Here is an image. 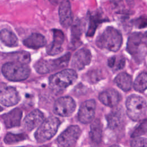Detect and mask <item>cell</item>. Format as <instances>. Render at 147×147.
Listing matches in <instances>:
<instances>
[{"instance_id":"cell-1","label":"cell","mask_w":147,"mask_h":147,"mask_svg":"<svg viewBox=\"0 0 147 147\" xmlns=\"http://www.w3.org/2000/svg\"><path fill=\"white\" fill-rule=\"evenodd\" d=\"M122 44V37L116 29L109 26L96 38V44L100 48L112 52L118 51Z\"/></svg>"},{"instance_id":"cell-2","label":"cell","mask_w":147,"mask_h":147,"mask_svg":"<svg viewBox=\"0 0 147 147\" xmlns=\"http://www.w3.org/2000/svg\"><path fill=\"white\" fill-rule=\"evenodd\" d=\"M126 112L129 117L134 121L146 119L147 105L145 99L137 95L129 96L126 102Z\"/></svg>"},{"instance_id":"cell-3","label":"cell","mask_w":147,"mask_h":147,"mask_svg":"<svg viewBox=\"0 0 147 147\" xmlns=\"http://www.w3.org/2000/svg\"><path fill=\"white\" fill-rule=\"evenodd\" d=\"M30 69L27 64L10 61L2 67V73L9 80L20 82L26 79L30 75Z\"/></svg>"},{"instance_id":"cell-4","label":"cell","mask_w":147,"mask_h":147,"mask_svg":"<svg viewBox=\"0 0 147 147\" xmlns=\"http://www.w3.org/2000/svg\"><path fill=\"white\" fill-rule=\"evenodd\" d=\"M60 124L59 118L53 116L44 120L35 133L36 141L39 143H43L51 139L57 133Z\"/></svg>"},{"instance_id":"cell-5","label":"cell","mask_w":147,"mask_h":147,"mask_svg":"<svg viewBox=\"0 0 147 147\" xmlns=\"http://www.w3.org/2000/svg\"><path fill=\"white\" fill-rule=\"evenodd\" d=\"M76 71L72 69H65L52 75L49 79V84L52 89L60 91L72 84L77 79Z\"/></svg>"},{"instance_id":"cell-6","label":"cell","mask_w":147,"mask_h":147,"mask_svg":"<svg viewBox=\"0 0 147 147\" xmlns=\"http://www.w3.org/2000/svg\"><path fill=\"white\" fill-rule=\"evenodd\" d=\"M71 57L70 53L54 60H40L36 62L34 67L36 71L40 74H45L51 71L62 68L66 67Z\"/></svg>"},{"instance_id":"cell-7","label":"cell","mask_w":147,"mask_h":147,"mask_svg":"<svg viewBox=\"0 0 147 147\" xmlns=\"http://www.w3.org/2000/svg\"><path fill=\"white\" fill-rule=\"evenodd\" d=\"M146 35L141 33H134L131 34L127 41V50L135 58H140L145 55L146 47Z\"/></svg>"},{"instance_id":"cell-8","label":"cell","mask_w":147,"mask_h":147,"mask_svg":"<svg viewBox=\"0 0 147 147\" xmlns=\"http://www.w3.org/2000/svg\"><path fill=\"white\" fill-rule=\"evenodd\" d=\"M81 130L77 125H71L67 127L56 140L57 147H72L73 146L79 137Z\"/></svg>"},{"instance_id":"cell-9","label":"cell","mask_w":147,"mask_h":147,"mask_svg":"<svg viewBox=\"0 0 147 147\" xmlns=\"http://www.w3.org/2000/svg\"><path fill=\"white\" fill-rule=\"evenodd\" d=\"M76 103L70 96H63L58 98L53 105V112L61 117H69L75 111Z\"/></svg>"},{"instance_id":"cell-10","label":"cell","mask_w":147,"mask_h":147,"mask_svg":"<svg viewBox=\"0 0 147 147\" xmlns=\"http://www.w3.org/2000/svg\"><path fill=\"white\" fill-rule=\"evenodd\" d=\"M20 100L17 90L7 86L4 83H0V103L5 106H12L17 104Z\"/></svg>"},{"instance_id":"cell-11","label":"cell","mask_w":147,"mask_h":147,"mask_svg":"<svg viewBox=\"0 0 147 147\" xmlns=\"http://www.w3.org/2000/svg\"><path fill=\"white\" fill-rule=\"evenodd\" d=\"M96 102L94 99H89L84 102L80 106L78 112V119L84 124L91 122L95 115Z\"/></svg>"},{"instance_id":"cell-12","label":"cell","mask_w":147,"mask_h":147,"mask_svg":"<svg viewBox=\"0 0 147 147\" xmlns=\"http://www.w3.org/2000/svg\"><path fill=\"white\" fill-rule=\"evenodd\" d=\"M91 58L92 56L88 49L86 48L79 49L73 56L71 65L76 69L81 70L90 63Z\"/></svg>"},{"instance_id":"cell-13","label":"cell","mask_w":147,"mask_h":147,"mask_svg":"<svg viewBox=\"0 0 147 147\" xmlns=\"http://www.w3.org/2000/svg\"><path fill=\"white\" fill-rule=\"evenodd\" d=\"M59 20L61 25L65 28L70 26L73 21L71 5L68 0H62L59 9Z\"/></svg>"},{"instance_id":"cell-14","label":"cell","mask_w":147,"mask_h":147,"mask_svg":"<svg viewBox=\"0 0 147 147\" xmlns=\"http://www.w3.org/2000/svg\"><path fill=\"white\" fill-rule=\"evenodd\" d=\"M99 99L104 105L113 107L116 106L120 102L121 95L115 90L107 89L99 94Z\"/></svg>"},{"instance_id":"cell-15","label":"cell","mask_w":147,"mask_h":147,"mask_svg":"<svg viewBox=\"0 0 147 147\" xmlns=\"http://www.w3.org/2000/svg\"><path fill=\"white\" fill-rule=\"evenodd\" d=\"M44 120L43 113L38 109L34 110L28 114L24 120V125L25 129L30 131L39 125Z\"/></svg>"},{"instance_id":"cell-16","label":"cell","mask_w":147,"mask_h":147,"mask_svg":"<svg viewBox=\"0 0 147 147\" xmlns=\"http://www.w3.org/2000/svg\"><path fill=\"white\" fill-rule=\"evenodd\" d=\"M53 41L47 49V53L51 56L59 54L62 51V45L64 40L63 32L59 29H53Z\"/></svg>"},{"instance_id":"cell-17","label":"cell","mask_w":147,"mask_h":147,"mask_svg":"<svg viewBox=\"0 0 147 147\" xmlns=\"http://www.w3.org/2000/svg\"><path fill=\"white\" fill-rule=\"evenodd\" d=\"M22 115V110L18 108H16L10 112L5 114L2 116V119L6 127L11 128L20 126Z\"/></svg>"},{"instance_id":"cell-18","label":"cell","mask_w":147,"mask_h":147,"mask_svg":"<svg viewBox=\"0 0 147 147\" xmlns=\"http://www.w3.org/2000/svg\"><path fill=\"white\" fill-rule=\"evenodd\" d=\"M107 120L109 127L112 130L119 129L123 124V113L122 110L119 108L115 109L107 116Z\"/></svg>"},{"instance_id":"cell-19","label":"cell","mask_w":147,"mask_h":147,"mask_svg":"<svg viewBox=\"0 0 147 147\" xmlns=\"http://www.w3.org/2000/svg\"><path fill=\"white\" fill-rule=\"evenodd\" d=\"M25 46L32 49H38L47 44V40L41 34L33 33L23 41Z\"/></svg>"},{"instance_id":"cell-20","label":"cell","mask_w":147,"mask_h":147,"mask_svg":"<svg viewBox=\"0 0 147 147\" xmlns=\"http://www.w3.org/2000/svg\"><path fill=\"white\" fill-rule=\"evenodd\" d=\"M102 136V125L100 120L96 119L91 121L90 126V137L92 142L95 144L100 142Z\"/></svg>"},{"instance_id":"cell-21","label":"cell","mask_w":147,"mask_h":147,"mask_svg":"<svg viewBox=\"0 0 147 147\" xmlns=\"http://www.w3.org/2000/svg\"><path fill=\"white\" fill-rule=\"evenodd\" d=\"M0 40L9 47H15L18 45L17 37L12 31L7 29H3L0 31Z\"/></svg>"},{"instance_id":"cell-22","label":"cell","mask_w":147,"mask_h":147,"mask_svg":"<svg viewBox=\"0 0 147 147\" xmlns=\"http://www.w3.org/2000/svg\"><path fill=\"white\" fill-rule=\"evenodd\" d=\"M114 82L117 86L124 91H129L133 84L131 76L126 72L119 74L115 78Z\"/></svg>"},{"instance_id":"cell-23","label":"cell","mask_w":147,"mask_h":147,"mask_svg":"<svg viewBox=\"0 0 147 147\" xmlns=\"http://www.w3.org/2000/svg\"><path fill=\"white\" fill-rule=\"evenodd\" d=\"M8 59H11L14 62H18L24 64H28L30 60V54L25 51H19L12 52L6 55Z\"/></svg>"},{"instance_id":"cell-24","label":"cell","mask_w":147,"mask_h":147,"mask_svg":"<svg viewBox=\"0 0 147 147\" xmlns=\"http://www.w3.org/2000/svg\"><path fill=\"white\" fill-rule=\"evenodd\" d=\"M102 21H105V20L103 19L102 17L98 13L94 15H91L90 17L89 26L86 33L87 36H92L94 34L95 30L98 27V25L100 24Z\"/></svg>"},{"instance_id":"cell-25","label":"cell","mask_w":147,"mask_h":147,"mask_svg":"<svg viewBox=\"0 0 147 147\" xmlns=\"http://www.w3.org/2000/svg\"><path fill=\"white\" fill-rule=\"evenodd\" d=\"M147 86V75L145 72H142L136 78L133 87L137 91L142 92L145 91Z\"/></svg>"},{"instance_id":"cell-26","label":"cell","mask_w":147,"mask_h":147,"mask_svg":"<svg viewBox=\"0 0 147 147\" xmlns=\"http://www.w3.org/2000/svg\"><path fill=\"white\" fill-rule=\"evenodd\" d=\"M119 11H129L133 7V0H112Z\"/></svg>"},{"instance_id":"cell-27","label":"cell","mask_w":147,"mask_h":147,"mask_svg":"<svg viewBox=\"0 0 147 147\" xmlns=\"http://www.w3.org/2000/svg\"><path fill=\"white\" fill-rule=\"evenodd\" d=\"M26 138H27L26 135L23 133H20V134L8 133L5 136L4 138V141L7 144H11L23 141L26 139Z\"/></svg>"},{"instance_id":"cell-28","label":"cell","mask_w":147,"mask_h":147,"mask_svg":"<svg viewBox=\"0 0 147 147\" xmlns=\"http://www.w3.org/2000/svg\"><path fill=\"white\" fill-rule=\"evenodd\" d=\"M146 133V119L143 120V122L138 126V127L135 129V130L132 133L131 137L133 138L140 137L142 135L145 134Z\"/></svg>"},{"instance_id":"cell-29","label":"cell","mask_w":147,"mask_h":147,"mask_svg":"<svg viewBox=\"0 0 147 147\" xmlns=\"http://www.w3.org/2000/svg\"><path fill=\"white\" fill-rule=\"evenodd\" d=\"M131 147H147L146 138L137 137L133 138L130 143Z\"/></svg>"},{"instance_id":"cell-30","label":"cell","mask_w":147,"mask_h":147,"mask_svg":"<svg viewBox=\"0 0 147 147\" xmlns=\"http://www.w3.org/2000/svg\"><path fill=\"white\" fill-rule=\"evenodd\" d=\"M81 35V29L79 25L76 24L73 26L72 28V42L73 44L78 42Z\"/></svg>"},{"instance_id":"cell-31","label":"cell","mask_w":147,"mask_h":147,"mask_svg":"<svg viewBox=\"0 0 147 147\" xmlns=\"http://www.w3.org/2000/svg\"><path fill=\"white\" fill-rule=\"evenodd\" d=\"M125 58L123 57H121L119 60L118 61L115 67V70H119V69H121L123 68V67L125 66Z\"/></svg>"},{"instance_id":"cell-32","label":"cell","mask_w":147,"mask_h":147,"mask_svg":"<svg viewBox=\"0 0 147 147\" xmlns=\"http://www.w3.org/2000/svg\"><path fill=\"white\" fill-rule=\"evenodd\" d=\"M115 57L113 56L111 58H110L108 60V65L110 67H113L115 65Z\"/></svg>"},{"instance_id":"cell-33","label":"cell","mask_w":147,"mask_h":147,"mask_svg":"<svg viewBox=\"0 0 147 147\" xmlns=\"http://www.w3.org/2000/svg\"><path fill=\"white\" fill-rule=\"evenodd\" d=\"M109 147H121V146H119V145H111Z\"/></svg>"},{"instance_id":"cell-34","label":"cell","mask_w":147,"mask_h":147,"mask_svg":"<svg viewBox=\"0 0 147 147\" xmlns=\"http://www.w3.org/2000/svg\"><path fill=\"white\" fill-rule=\"evenodd\" d=\"M2 110H3V108H2V107H1V106H0V112H1V111H2Z\"/></svg>"}]
</instances>
